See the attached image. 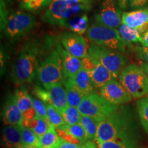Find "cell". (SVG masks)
<instances>
[{
	"instance_id": "obj_1",
	"label": "cell",
	"mask_w": 148,
	"mask_h": 148,
	"mask_svg": "<svg viewBox=\"0 0 148 148\" xmlns=\"http://www.w3.org/2000/svg\"><path fill=\"white\" fill-rule=\"evenodd\" d=\"M124 138H138V123L132 109L122 105L100 122L96 143Z\"/></svg>"
},
{
	"instance_id": "obj_2",
	"label": "cell",
	"mask_w": 148,
	"mask_h": 148,
	"mask_svg": "<svg viewBox=\"0 0 148 148\" xmlns=\"http://www.w3.org/2000/svg\"><path fill=\"white\" fill-rule=\"evenodd\" d=\"M90 8V0H52L42 14L41 20L51 25L63 26L69 18L84 13Z\"/></svg>"
},
{
	"instance_id": "obj_3",
	"label": "cell",
	"mask_w": 148,
	"mask_h": 148,
	"mask_svg": "<svg viewBox=\"0 0 148 148\" xmlns=\"http://www.w3.org/2000/svg\"><path fill=\"white\" fill-rule=\"evenodd\" d=\"M39 47L36 41H28L24 44L12 71V79L16 85L31 83L34 80L38 70V56Z\"/></svg>"
},
{
	"instance_id": "obj_4",
	"label": "cell",
	"mask_w": 148,
	"mask_h": 148,
	"mask_svg": "<svg viewBox=\"0 0 148 148\" xmlns=\"http://www.w3.org/2000/svg\"><path fill=\"white\" fill-rule=\"evenodd\" d=\"M86 36L90 42L95 45L125 52L132 47V44L123 40L119 29L93 23L88 27Z\"/></svg>"
},
{
	"instance_id": "obj_5",
	"label": "cell",
	"mask_w": 148,
	"mask_h": 148,
	"mask_svg": "<svg viewBox=\"0 0 148 148\" xmlns=\"http://www.w3.org/2000/svg\"><path fill=\"white\" fill-rule=\"evenodd\" d=\"M88 55L96 62L108 69L116 79L127 66L128 60L120 51L101 47L90 42L88 49Z\"/></svg>"
},
{
	"instance_id": "obj_6",
	"label": "cell",
	"mask_w": 148,
	"mask_h": 148,
	"mask_svg": "<svg viewBox=\"0 0 148 148\" xmlns=\"http://www.w3.org/2000/svg\"><path fill=\"white\" fill-rule=\"evenodd\" d=\"M119 82L134 99L148 96V77L135 64H129L119 75Z\"/></svg>"
},
{
	"instance_id": "obj_7",
	"label": "cell",
	"mask_w": 148,
	"mask_h": 148,
	"mask_svg": "<svg viewBox=\"0 0 148 148\" xmlns=\"http://www.w3.org/2000/svg\"><path fill=\"white\" fill-rule=\"evenodd\" d=\"M36 21L32 14L23 11H16L8 16L4 27L1 29L10 42L26 36L36 27Z\"/></svg>"
},
{
	"instance_id": "obj_8",
	"label": "cell",
	"mask_w": 148,
	"mask_h": 148,
	"mask_svg": "<svg viewBox=\"0 0 148 148\" xmlns=\"http://www.w3.org/2000/svg\"><path fill=\"white\" fill-rule=\"evenodd\" d=\"M37 76L43 87L62 82L64 79L63 67L58 47L53 49L38 65Z\"/></svg>"
},
{
	"instance_id": "obj_9",
	"label": "cell",
	"mask_w": 148,
	"mask_h": 148,
	"mask_svg": "<svg viewBox=\"0 0 148 148\" xmlns=\"http://www.w3.org/2000/svg\"><path fill=\"white\" fill-rule=\"evenodd\" d=\"M119 106L108 102L99 94L92 92L83 97L77 108L82 115L101 121L115 112Z\"/></svg>"
},
{
	"instance_id": "obj_10",
	"label": "cell",
	"mask_w": 148,
	"mask_h": 148,
	"mask_svg": "<svg viewBox=\"0 0 148 148\" xmlns=\"http://www.w3.org/2000/svg\"><path fill=\"white\" fill-rule=\"evenodd\" d=\"M99 95L108 102L122 106L132 101V97L116 79H111L99 88Z\"/></svg>"
},
{
	"instance_id": "obj_11",
	"label": "cell",
	"mask_w": 148,
	"mask_h": 148,
	"mask_svg": "<svg viewBox=\"0 0 148 148\" xmlns=\"http://www.w3.org/2000/svg\"><path fill=\"white\" fill-rule=\"evenodd\" d=\"M95 23L104 26L116 28L121 23V11L114 0H104L95 15Z\"/></svg>"
},
{
	"instance_id": "obj_12",
	"label": "cell",
	"mask_w": 148,
	"mask_h": 148,
	"mask_svg": "<svg viewBox=\"0 0 148 148\" xmlns=\"http://www.w3.org/2000/svg\"><path fill=\"white\" fill-rule=\"evenodd\" d=\"M61 43L71 55L79 59L88 56L89 43L84 36L74 32H65L60 36Z\"/></svg>"
},
{
	"instance_id": "obj_13",
	"label": "cell",
	"mask_w": 148,
	"mask_h": 148,
	"mask_svg": "<svg viewBox=\"0 0 148 148\" xmlns=\"http://www.w3.org/2000/svg\"><path fill=\"white\" fill-rule=\"evenodd\" d=\"M14 95L23 115L22 126L25 127L28 122L36 115L33 106L32 97L29 95L27 90L23 87L16 89Z\"/></svg>"
},
{
	"instance_id": "obj_14",
	"label": "cell",
	"mask_w": 148,
	"mask_h": 148,
	"mask_svg": "<svg viewBox=\"0 0 148 148\" xmlns=\"http://www.w3.org/2000/svg\"><path fill=\"white\" fill-rule=\"evenodd\" d=\"M121 23L132 28L137 29L143 34L148 29V7L123 12L121 14Z\"/></svg>"
},
{
	"instance_id": "obj_15",
	"label": "cell",
	"mask_w": 148,
	"mask_h": 148,
	"mask_svg": "<svg viewBox=\"0 0 148 148\" xmlns=\"http://www.w3.org/2000/svg\"><path fill=\"white\" fill-rule=\"evenodd\" d=\"M55 130L61 139L69 143L80 145L88 140L86 132L80 123L73 125H64Z\"/></svg>"
},
{
	"instance_id": "obj_16",
	"label": "cell",
	"mask_w": 148,
	"mask_h": 148,
	"mask_svg": "<svg viewBox=\"0 0 148 148\" xmlns=\"http://www.w3.org/2000/svg\"><path fill=\"white\" fill-rule=\"evenodd\" d=\"M2 117L5 125H22L23 115L16 103L14 95L9 96L5 101L3 107Z\"/></svg>"
},
{
	"instance_id": "obj_17",
	"label": "cell",
	"mask_w": 148,
	"mask_h": 148,
	"mask_svg": "<svg viewBox=\"0 0 148 148\" xmlns=\"http://www.w3.org/2000/svg\"><path fill=\"white\" fill-rule=\"evenodd\" d=\"M44 88L48 90L49 104L52 105L61 113L62 110L69 105L66 89L63 83L62 82H57Z\"/></svg>"
},
{
	"instance_id": "obj_18",
	"label": "cell",
	"mask_w": 148,
	"mask_h": 148,
	"mask_svg": "<svg viewBox=\"0 0 148 148\" xmlns=\"http://www.w3.org/2000/svg\"><path fill=\"white\" fill-rule=\"evenodd\" d=\"M58 47L62 58L64 78H72L82 68V59L71 55L60 45Z\"/></svg>"
},
{
	"instance_id": "obj_19",
	"label": "cell",
	"mask_w": 148,
	"mask_h": 148,
	"mask_svg": "<svg viewBox=\"0 0 148 148\" xmlns=\"http://www.w3.org/2000/svg\"><path fill=\"white\" fill-rule=\"evenodd\" d=\"M95 62V66L90 71H88V73L93 88L99 89L111 79L116 78L113 74L105 66L96 61Z\"/></svg>"
},
{
	"instance_id": "obj_20",
	"label": "cell",
	"mask_w": 148,
	"mask_h": 148,
	"mask_svg": "<svg viewBox=\"0 0 148 148\" xmlns=\"http://www.w3.org/2000/svg\"><path fill=\"white\" fill-rule=\"evenodd\" d=\"M21 125H6L3 129V141L7 148H21Z\"/></svg>"
},
{
	"instance_id": "obj_21",
	"label": "cell",
	"mask_w": 148,
	"mask_h": 148,
	"mask_svg": "<svg viewBox=\"0 0 148 148\" xmlns=\"http://www.w3.org/2000/svg\"><path fill=\"white\" fill-rule=\"evenodd\" d=\"M72 78L75 86L84 97L93 92L94 88L92 85L89 73L87 71L81 68L76 75Z\"/></svg>"
},
{
	"instance_id": "obj_22",
	"label": "cell",
	"mask_w": 148,
	"mask_h": 148,
	"mask_svg": "<svg viewBox=\"0 0 148 148\" xmlns=\"http://www.w3.org/2000/svg\"><path fill=\"white\" fill-rule=\"evenodd\" d=\"M88 18L87 14L83 13L69 18L64 24V27L68 28L72 32L82 35L86 32L88 27Z\"/></svg>"
},
{
	"instance_id": "obj_23",
	"label": "cell",
	"mask_w": 148,
	"mask_h": 148,
	"mask_svg": "<svg viewBox=\"0 0 148 148\" xmlns=\"http://www.w3.org/2000/svg\"><path fill=\"white\" fill-rule=\"evenodd\" d=\"M62 83L66 89L69 106L78 108L84 96L75 86L73 78H64Z\"/></svg>"
},
{
	"instance_id": "obj_24",
	"label": "cell",
	"mask_w": 148,
	"mask_h": 148,
	"mask_svg": "<svg viewBox=\"0 0 148 148\" xmlns=\"http://www.w3.org/2000/svg\"><path fill=\"white\" fill-rule=\"evenodd\" d=\"M100 122L101 121H99V120H97L88 116L82 115V116H81L80 123H79L82 125L83 128L84 129L85 132H86L88 140H92V141L96 142L99 125Z\"/></svg>"
},
{
	"instance_id": "obj_25",
	"label": "cell",
	"mask_w": 148,
	"mask_h": 148,
	"mask_svg": "<svg viewBox=\"0 0 148 148\" xmlns=\"http://www.w3.org/2000/svg\"><path fill=\"white\" fill-rule=\"evenodd\" d=\"M99 148H140L138 138H124L97 144Z\"/></svg>"
},
{
	"instance_id": "obj_26",
	"label": "cell",
	"mask_w": 148,
	"mask_h": 148,
	"mask_svg": "<svg viewBox=\"0 0 148 148\" xmlns=\"http://www.w3.org/2000/svg\"><path fill=\"white\" fill-rule=\"evenodd\" d=\"M61 138L52 125L47 132L39 138V148H57Z\"/></svg>"
},
{
	"instance_id": "obj_27",
	"label": "cell",
	"mask_w": 148,
	"mask_h": 148,
	"mask_svg": "<svg viewBox=\"0 0 148 148\" xmlns=\"http://www.w3.org/2000/svg\"><path fill=\"white\" fill-rule=\"evenodd\" d=\"M25 127L30 128L37 135V136L40 138L49 130V129L51 127V125L49 121L36 115L28 122Z\"/></svg>"
},
{
	"instance_id": "obj_28",
	"label": "cell",
	"mask_w": 148,
	"mask_h": 148,
	"mask_svg": "<svg viewBox=\"0 0 148 148\" xmlns=\"http://www.w3.org/2000/svg\"><path fill=\"white\" fill-rule=\"evenodd\" d=\"M136 106L140 123L148 134V96L138 99Z\"/></svg>"
},
{
	"instance_id": "obj_29",
	"label": "cell",
	"mask_w": 148,
	"mask_h": 148,
	"mask_svg": "<svg viewBox=\"0 0 148 148\" xmlns=\"http://www.w3.org/2000/svg\"><path fill=\"white\" fill-rule=\"evenodd\" d=\"M119 32L123 40L128 42H141V34L137 29L132 28L124 23H121Z\"/></svg>"
},
{
	"instance_id": "obj_30",
	"label": "cell",
	"mask_w": 148,
	"mask_h": 148,
	"mask_svg": "<svg viewBox=\"0 0 148 148\" xmlns=\"http://www.w3.org/2000/svg\"><path fill=\"white\" fill-rule=\"evenodd\" d=\"M52 0H19L20 8L30 12H38L47 8Z\"/></svg>"
},
{
	"instance_id": "obj_31",
	"label": "cell",
	"mask_w": 148,
	"mask_h": 148,
	"mask_svg": "<svg viewBox=\"0 0 148 148\" xmlns=\"http://www.w3.org/2000/svg\"><path fill=\"white\" fill-rule=\"evenodd\" d=\"M63 117L65 125H73L79 124L80 123V119L82 114L79 113L78 108L76 107H73L68 105L61 112Z\"/></svg>"
},
{
	"instance_id": "obj_32",
	"label": "cell",
	"mask_w": 148,
	"mask_h": 148,
	"mask_svg": "<svg viewBox=\"0 0 148 148\" xmlns=\"http://www.w3.org/2000/svg\"><path fill=\"white\" fill-rule=\"evenodd\" d=\"M21 142L23 146L36 147L39 148V137L27 127H21Z\"/></svg>"
},
{
	"instance_id": "obj_33",
	"label": "cell",
	"mask_w": 148,
	"mask_h": 148,
	"mask_svg": "<svg viewBox=\"0 0 148 148\" xmlns=\"http://www.w3.org/2000/svg\"><path fill=\"white\" fill-rule=\"evenodd\" d=\"M46 108L47 111L48 119L51 125L54 127L55 129L59 128L65 125L64 119L62 117L60 112L57 110L55 107L49 103H45Z\"/></svg>"
},
{
	"instance_id": "obj_34",
	"label": "cell",
	"mask_w": 148,
	"mask_h": 148,
	"mask_svg": "<svg viewBox=\"0 0 148 148\" xmlns=\"http://www.w3.org/2000/svg\"><path fill=\"white\" fill-rule=\"evenodd\" d=\"M32 101L36 115L47 121H49L45 103L38 97H32Z\"/></svg>"
},
{
	"instance_id": "obj_35",
	"label": "cell",
	"mask_w": 148,
	"mask_h": 148,
	"mask_svg": "<svg viewBox=\"0 0 148 148\" xmlns=\"http://www.w3.org/2000/svg\"><path fill=\"white\" fill-rule=\"evenodd\" d=\"M136 56L140 61L148 63V47L143 46H138L134 49Z\"/></svg>"
},
{
	"instance_id": "obj_36",
	"label": "cell",
	"mask_w": 148,
	"mask_h": 148,
	"mask_svg": "<svg viewBox=\"0 0 148 148\" xmlns=\"http://www.w3.org/2000/svg\"><path fill=\"white\" fill-rule=\"evenodd\" d=\"M128 3L132 8H141L147 4L148 0H128Z\"/></svg>"
},
{
	"instance_id": "obj_37",
	"label": "cell",
	"mask_w": 148,
	"mask_h": 148,
	"mask_svg": "<svg viewBox=\"0 0 148 148\" xmlns=\"http://www.w3.org/2000/svg\"><path fill=\"white\" fill-rule=\"evenodd\" d=\"M79 146V145L69 143V142L61 139L60 143L59 144L58 147L57 148H78Z\"/></svg>"
},
{
	"instance_id": "obj_38",
	"label": "cell",
	"mask_w": 148,
	"mask_h": 148,
	"mask_svg": "<svg viewBox=\"0 0 148 148\" xmlns=\"http://www.w3.org/2000/svg\"><path fill=\"white\" fill-rule=\"evenodd\" d=\"M78 148H99L97 145H96L95 142L92 140H86V142L80 144Z\"/></svg>"
},
{
	"instance_id": "obj_39",
	"label": "cell",
	"mask_w": 148,
	"mask_h": 148,
	"mask_svg": "<svg viewBox=\"0 0 148 148\" xmlns=\"http://www.w3.org/2000/svg\"><path fill=\"white\" fill-rule=\"evenodd\" d=\"M5 62H6V60H5V53L4 49H3V48L1 49V73H2L4 71L5 66Z\"/></svg>"
},
{
	"instance_id": "obj_40",
	"label": "cell",
	"mask_w": 148,
	"mask_h": 148,
	"mask_svg": "<svg viewBox=\"0 0 148 148\" xmlns=\"http://www.w3.org/2000/svg\"><path fill=\"white\" fill-rule=\"evenodd\" d=\"M142 46L148 47V29L141 35V42Z\"/></svg>"
},
{
	"instance_id": "obj_41",
	"label": "cell",
	"mask_w": 148,
	"mask_h": 148,
	"mask_svg": "<svg viewBox=\"0 0 148 148\" xmlns=\"http://www.w3.org/2000/svg\"><path fill=\"white\" fill-rule=\"evenodd\" d=\"M139 66L148 77V63H146V62H143V61H140L139 62Z\"/></svg>"
},
{
	"instance_id": "obj_42",
	"label": "cell",
	"mask_w": 148,
	"mask_h": 148,
	"mask_svg": "<svg viewBox=\"0 0 148 148\" xmlns=\"http://www.w3.org/2000/svg\"><path fill=\"white\" fill-rule=\"evenodd\" d=\"M119 7L121 9H124L126 8L127 3H128V0H118Z\"/></svg>"
},
{
	"instance_id": "obj_43",
	"label": "cell",
	"mask_w": 148,
	"mask_h": 148,
	"mask_svg": "<svg viewBox=\"0 0 148 148\" xmlns=\"http://www.w3.org/2000/svg\"><path fill=\"white\" fill-rule=\"evenodd\" d=\"M3 1H5V2H7V3H12V2H13V1H14V0H3Z\"/></svg>"
},
{
	"instance_id": "obj_44",
	"label": "cell",
	"mask_w": 148,
	"mask_h": 148,
	"mask_svg": "<svg viewBox=\"0 0 148 148\" xmlns=\"http://www.w3.org/2000/svg\"><path fill=\"white\" fill-rule=\"evenodd\" d=\"M21 148H38V147H27V146H23V147H21Z\"/></svg>"
},
{
	"instance_id": "obj_45",
	"label": "cell",
	"mask_w": 148,
	"mask_h": 148,
	"mask_svg": "<svg viewBox=\"0 0 148 148\" xmlns=\"http://www.w3.org/2000/svg\"><path fill=\"white\" fill-rule=\"evenodd\" d=\"M147 148H148V147H147Z\"/></svg>"
}]
</instances>
